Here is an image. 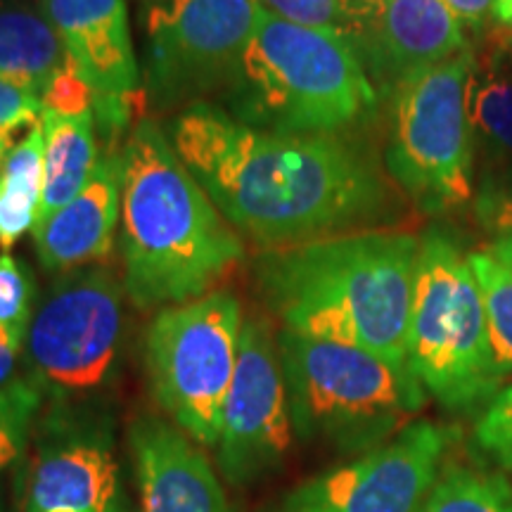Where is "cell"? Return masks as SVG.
<instances>
[{
  "instance_id": "obj_1",
  "label": "cell",
  "mask_w": 512,
  "mask_h": 512,
  "mask_svg": "<svg viewBox=\"0 0 512 512\" xmlns=\"http://www.w3.org/2000/svg\"><path fill=\"white\" fill-rule=\"evenodd\" d=\"M169 140L230 226L264 249L377 230L396 207L375 159L339 133H273L195 102Z\"/></svg>"
},
{
  "instance_id": "obj_2",
  "label": "cell",
  "mask_w": 512,
  "mask_h": 512,
  "mask_svg": "<svg viewBox=\"0 0 512 512\" xmlns=\"http://www.w3.org/2000/svg\"><path fill=\"white\" fill-rule=\"evenodd\" d=\"M418 252L413 233L361 230L264 249L254 261V278L283 330L408 366Z\"/></svg>"
},
{
  "instance_id": "obj_3",
  "label": "cell",
  "mask_w": 512,
  "mask_h": 512,
  "mask_svg": "<svg viewBox=\"0 0 512 512\" xmlns=\"http://www.w3.org/2000/svg\"><path fill=\"white\" fill-rule=\"evenodd\" d=\"M121 252L138 309L209 294L245 256L240 233L152 119H138L121 150Z\"/></svg>"
},
{
  "instance_id": "obj_4",
  "label": "cell",
  "mask_w": 512,
  "mask_h": 512,
  "mask_svg": "<svg viewBox=\"0 0 512 512\" xmlns=\"http://www.w3.org/2000/svg\"><path fill=\"white\" fill-rule=\"evenodd\" d=\"M226 95L230 117L273 133H342L377 105L366 64L347 38L264 8Z\"/></svg>"
},
{
  "instance_id": "obj_5",
  "label": "cell",
  "mask_w": 512,
  "mask_h": 512,
  "mask_svg": "<svg viewBox=\"0 0 512 512\" xmlns=\"http://www.w3.org/2000/svg\"><path fill=\"white\" fill-rule=\"evenodd\" d=\"M292 430L342 451H373L425 406V387L408 366L366 349L280 330Z\"/></svg>"
},
{
  "instance_id": "obj_6",
  "label": "cell",
  "mask_w": 512,
  "mask_h": 512,
  "mask_svg": "<svg viewBox=\"0 0 512 512\" xmlns=\"http://www.w3.org/2000/svg\"><path fill=\"white\" fill-rule=\"evenodd\" d=\"M408 368L434 399L467 408L496 392L503 373L489 344L470 254L444 230L420 238L415 264Z\"/></svg>"
},
{
  "instance_id": "obj_7",
  "label": "cell",
  "mask_w": 512,
  "mask_h": 512,
  "mask_svg": "<svg viewBox=\"0 0 512 512\" xmlns=\"http://www.w3.org/2000/svg\"><path fill=\"white\" fill-rule=\"evenodd\" d=\"M470 50L394 88L387 171L422 214H446L475 197L472 121L467 112Z\"/></svg>"
},
{
  "instance_id": "obj_8",
  "label": "cell",
  "mask_w": 512,
  "mask_h": 512,
  "mask_svg": "<svg viewBox=\"0 0 512 512\" xmlns=\"http://www.w3.org/2000/svg\"><path fill=\"white\" fill-rule=\"evenodd\" d=\"M124 285L107 266L60 275L38 302L24 337L29 380L55 406H88L117 375Z\"/></svg>"
},
{
  "instance_id": "obj_9",
  "label": "cell",
  "mask_w": 512,
  "mask_h": 512,
  "mask_svg": "<svg viewBox=\"0 0 512 512\" xmlns=\"http://www.w3.org/2000/svg\"><path fill=\"white\" fill-rule=\"evenodd\" d=\"M242 309L230 292L164 306L145 335L152 394L197 444L216 446L223 406L238 366Z\"/></svg>"
},
{
  "instance_id": "obj_10",
  "label": "cell",
  "mask_w": 512,
  "mask_h": 512,
  "mask_svg": "<svg viewBox=\"0 0 512 512\" xmlns=\"http://www.w3.org/2000/svg\"><path fill=\"white\" fill-rule=\"evenodd\" d=\"M259 10V0H166L150 8L145 95L152 105L174 110L209 93H228Z\"/></svg>"
},
{
  "instance_id": "obj_11",
  "label": "cell",
  "mask_w": 512,
  "mask_h": 512,
  "mask_svg": "<svg viewBox=\"0 0 512 512\" xmlns=\"http://www.w3.org/2000/svg\"><path fill=\"white\" fill-rule=\"evenodd\" d=\"M292 437L278 337L266 320L249 318L242 325L238 366L216 441L223 477L242 486L278 470L290 451Z\"/></svg>"
},
{
  "instance_id": "obj_12",
  "label": "cell",
  "mask_w": 512,
  "mask_h": 512,
  "mask_svg": "<svg viewBox=\"0 0 512 512\" xmlns=\"http://www.w3.org/2000/svg\"><path fill=\"white\" fill-rule=\"evenodd\" d=\"M24 512H126L112 432L86 406H55L43 420Z\"/></svg>"
},
{
  "instance_id": "obj_13",
  "label": "cell",
  "mask_w": 512,
  "mask_h": 512,
  "mask_svg": "<svg viewBox=\"0 0 512 512\" xmlns=\"http://www.w3.org/2000/svg\"><path fill=\"white\" fill-rule=\"evenodd\" d=\"M448 432L411 422L361 458L313 479L290 498L323 512H418L437 484Z\"/></svg>"
},
{
  "instance_id": "obj_14",
  "label": "cell",
  "mask_w": 512,
  "mask_h": 512,
  "mask_svg": "<svg viewBox=\"0 0 512 512\" xmlns=\"http://www.w3.org/2000/svg\"><path fill=\"white\" fill-rule=\"evenodd\" d=\"M48 19L95 91V131L117 152L121 133L145 105L124 0H46Z\"/></svg>"
},
{
  "instance_id": "obj_15",
  "label": "cell",
  "mask_w": 512,
  "mask_h": 512,
  "mask_svg": "<svg viewBox=\"0 0 512 512\" xmlns=\"http://www.w3.org/2000/svg\"><path fill=\"white\" fill-rule=\"evenodd\" d=\"M131 451L143 512H233L207 456L178 427L140 418Z\"/></svg>"
},
{
  "instance_id": "obj_16",
  "label": "cell",
  "mask_w": 512,
  "mask_h": 512,
  "mask_svg": "<svg viewBox=\"0 0 512 512\" xmlns=\"http://www.w3.org/2000/svg\"><path fill=\"white\" fill-rule=\"evenodd\" d=\"M121 209V152H102L91 181L72 202L34 228V245L48 273H67L107 259Z\"/></svg>"
},
{
  "instance_id": "obj_17",
  "label": "cell",
  "mask_w": 512,
  "mask_h": 512,
  "mask_svg": "<svg viewBox=\"0 0 512 512\" xmlns=\"http://www.w3.org/2000/svg\"><path fill=\"white\" fill-rule=\"evenodd\" d=\"M465 50V27L444 0H384L382 19L366 53L375 72L396 88Z\"/></svg>"
},
{
  "instance_id": "obj_18",
  "label": "cell",
  "mask_w": 512,
  "mask_h": 512,
  "mask_svg": "<svg viewBox=\"0 0 512 512\" xmlns=\"http://www.w3.org/2000/svg\"><path fill=\"white\" fill-rule=\"evenodd\" d=\"M41 124L46 143H43V195L36 226L86 188L100 159L93 114L60 117V114L43 112Z\"/></svg>"
},
{
  "instance_id": "obj_19",
  "label": "cell",
  "mask_w": 512,
  "mask_h": 512,
  "mask_svg": "<svg viewBox=\"0 0 512 512\" xmlns=\"http://www.w3.org/2000/svg\"><path fill=\"white\" fill-rule=\"evenodd\" d=\"M67 57L50 19L24 8H0V79L41 98Z\"/></svg>"
},
{
  "instance_id": "obj_20",
  "label": "cell",
  "mask_w": 512,
  "mask_h": 512,
  "mask_svg": "<svg viewBox=\"0 0 512 512\" xmlns=\"http://www.w3.org/2000/svg\"><path fill=\"white\" fill-rule=\"evenodd\" d=\"M43 124L31 128L0 171V247L8 252L36 228L43 195Z\"/></svg>"
},
{
  "instance_id": "obj_21",
  "label": "cell",
  "mask_w": 512,
  "mask_h": 512,
  "mask_svg": "<svg viewBox=\"0 0 512 512\" xmlns=\"http://www.w3.org/2000/svg\"><path fill=\"white\" fill-rule=\"evenodd\" d=\"M259 5L285 22L347 38L356 50L370 46L384 10V0H259Z\"/></svg>"
},
{
  "instance_id": "obj_22",
  "label": "cell",
  "mask_w": 512,
  "mask_h": 512,
  "mask_svg": "<svg viewBox=\"0 0 512 512\" xmlns=\"http://www.w3.org/2000/svg\"><path fill=\"white\" fill-rule=\"evenodd\" d=\"M418 512H512V486L494 472L451 467Z\"/></svg>"
},
{
  "instance_id": "obj_23",
  "label": "cell",
  "mask_w": 512,
  "mask_h": 512,
  "mask_svg": "<svg viewBox=\"0 0 512 512\" xmlns=\"http://www.w3.org/2000/svg\"><path fill=\"white\" fill-rule=\"evenodd\" d=\"M470 266L482 292L486 330L496 366L508 375L512 373V268L496 259L489 249L470 252Z\"/></svg>"
},
{
  "instance_id": "obj_24",
  "label": "cell",
  "mask_w": 512,
  "mask_h": 512,
  "mask_svg": "<svg viewBox=\"0 0 512 512\" xmlns=\"http://www.w3.org/2000/svg\"><path fill=\"white\" fill-rule=\"evenodd\" d=\"M467 112L472 126L512 155V79L491 72V67L472 69Z\"/></svg>"
},
{
  "instance_id": "obj_25",
  "label": "cell",
  "mask_w": 512,
  "mask_h": 512,
  "mask_svg": "<svg viewBox=\"0 0 512 512\" xmlns=\"http://www.w3.org/2000/svg\"><path fill=\"white\" fill-rule=\"evenodd\" d=\"M43 392L29 377L0 389V472L22 456L29 444L31 422L41 411Z\"/></svg>"
},
{
  "instance_id": "obj_26",
  "label": "cell",
  "mask_w": 512,
  "mask_h": 512,
  "mask_svg": "<svg viewBox=\"0 0 512 512\" xmlns=\"http://www.w3.org/2000/svg\"><path fill=\"white\" fill-rule=\"evenodd\" d=\"M34 299V275L27 264L10 252L0 254V325L10 330L22 347L34 316Z\"/></svg>"
},
{
  "instance_id": "obj_27",
  "label": "cell",
  "mask_w": 512,
  "mask_h": 512,
  "mask_svg": "<svg viewBox=\"0 0 512 512\" xmlns=\"http://www.w3.org/2000/svg\"><path fill=\"white\" fill-rule=\"evenodd\" d=\"M43 112L60 114V117H86L93 114L95 91L72 57L62 64V69L48 83L46 93L41 95Z\"/></svg>"
},
{
  "instance_id": "obj_28",
  "label": "cell",
  "mask_w": 512,
  "mask_h": 512,
  "mask_svg": "<svg viewBox=\"0 0 512 512\" xmlns=\"http://www.w3.org/2000/svg\"><path fill=\"white\" fill-rule=\"evenodd\" d=\"M475 219L491 238L512 233V171L486 174L472 197Z\"/></svg>"
},
{
  "instance_id": "obj_29",
  "label": "cell",
  "mask_w": 512,
  "mask_h": 512,
  "mask_svg": "<svg viewBox=\"0 0 512 512\" xmlns=\"http://www.w3.org/2000/svg\"><path fill=\"white\" fill-rule=\"evenodd\" d=\"M477 444L505 470H512V384L494 396L475 427Z\"/></svg>"
},
{
  "instance_id": "obj_30",
  "label": "cell",
  "mask_w": 512,
  "mask_h": 512,
  "mask_svg": "<svg viewBox=\"0 0 512 512\" xmlns=\"http://www.w3.org/2000/svg\"><path fill=\"white\" fill-rule=\"evenodd\" d=\"M43 105L41 98L24 91L17 83L0 79V133L15 138L22 128H34L41 124Z\"/></svg>"
},
{
  "instance_id": "obj_31",
  "label": "cell",
  "mask_w": 512,
  "mask_h": 512,
  "mask_svg": "<svg viewBox=\"0 0 512 512\" xmlns=\"http://www.w3.org/2000/svg\"><path fill=\"white\" fill-rule=\"evenodd\" d=\"M444 3L460 19L463 27H479L494 15L496 0H444Z\"/></svg>"
},
{
  "instance_id": "obj_32",
  "label": "cell",
  "mask_w": 512,
  "mask_h": 512,
  "mask_svg": "<svg viewBox=\"0 0 512 512\" xmlns=\"http://www.w3.org/2000/svg\"><path fill=\"white\" fill-rule=\"evenodd\" d=\"M19 354H22V342H17L12 332L0 325V389L15 382Z\"/></svg>"
},
{
  "instance_id": "obj_33",
  "label": "cell",
  "mask_w": 512,
  "mask_h": 512,
  "mask_svg": "<svg viewBox=\"0 0 512 512\" xmlns=\"http://www.w3.org/2000/svg\"><path fill=\"white\" fill-rule=\"evenodd\" d=\"M491 254L496 256V259H501L503 264H508L512 268V233L510 235H498V238H494V242H491L489 247Z\"/></svg>"
},
{
  "instance_id": "obj_34",
  "label": "cell",
  "mask_w": 512,
  "mask_h": 512,
  "mask_svg": "<svg viewBox=\"0 0 512 512\" xmlns=\"http://www.w3.org/2000/svg\"><path fill=\"white\" fill-rule=\"evenodd\" d=\"M494 19L501 24V27L512 29V0H496Z\"/></svg>"
},
{
  "instance_id": "obj_35",
  "label": "cell",
  "mask_w": 512,
  "mask_h": 512,
  "mask_svg": "<svg viewBox=\"0 0 512 512\" xmlns=\"http://www.w3.org/2000/svg\"><path fill=\"white\" fill-rule=\"evenodd\" d=\"M10 150H12V138L5 136V133H0V171H3L5 157L10 155Z\"/></svg>"
},
{
  "instance_id": "obj_36",
  "label": "cell",
  "mask_w": 512,
  "mask_h": 512,
  "mask_svg": "<svg viewBox=\"0 0 512 512\" xmlns=\"http://www.w3.org/2000/svg\"><path fill=\"white\" fill-rule=\"evenodd\" d=\"M285 512H323L318 508H311V505H299V503H287Z\"/></svg>"
},
{
  "instance_id": "obj_37",
  "label": "cell",
  "mask_w": 512,
  "mask_h": 512,
  "mask_svg": "<svg viewBox=\"0 0 512 512\" xmlns=\"http://www.w3.org/2000/svg\"><path fill=\"white\" fill-rule=\"evenodd\" d=\"M0 512H5V505H3V501H0Z\"/></svg>"
},
{
  "instance_id": "obj_38",
  "label": "cell",
  "mask_w": 512,
  "mask_h": 512,
  "mask_svg": "<svg viewBox=\"0 0 512 512\" xmlns=\"http://www.w3.org/2000/svg\"><path fill=\"white\" fill-rule=\"evenodd\" d=\"M508 46H510V50H512V38H510V43H508Z\"/></svg>"
}]
</instances>
